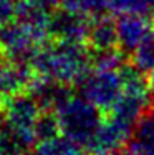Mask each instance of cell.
<instances>
[{"mask_svg": "<svg viewBox=\"0 0 154 155\" xmlns=\"http://www.w3.org/2000/svg\"><path fill=\"white\" fill-rule=\"evenodd\" d=\"M148 13L154 20V0H148Z\"/></svg>", "mask_w": 154, "mask_h": 155, "instance_id": "44dd1931", "label": "cell"}, {"mask_svg": "<svg viewBox=\"0 0 154 155\" xmlns=\"http://www.w3.org/2000/svg\"><path fill=\"white\" fill-rule=\"evenodd\" d=\"M148 86H149V94H151V97H154V71L149 73V76H148Z\"/></svg>", "mask_w": 154, "mask_h": 155, "instance_id": "ffe728a7", "label": "cell"}, {"mask_svg": "<svg viewBox=\"0 0 154 155\" xmlns=\"http://www.w3.org/2000/svg\"><path fill=\"white\" fill-rule=\"evenodd\" d=\"M85 43L90 48V51H104L119 48L116 21L109 15L93 20Z\"/></svg>", "mask_w": 154, "mask_h": 155, "instance_id": "30bf717a", "label": "cell"}, {"mask_svg": "<svg viewBox=\"0 0 154 155\" xmlns=\"http://www.w3.org/2000/svg\"><path fill=\"white\" fill-rule=\"evenodd\" d=\"M78 87L83 97L93 102L103 114H108L123 94V79L119 69L91 68Z\"/></svg>", "mask_w": 154, "mask_h": 155, "instance_id": "3957f363", "label": "cell"}, {"mask_svg": "<svg viewBox=\"0 0 154 155\" xmlns=\"http://www.w3.org/2000/svg\"><path fill=\"white\" fill-rule=\"evenodd\" d=\"M129 63L142 74L154 71V31L139 43V46L129 56Z\"/></svg>", "mask_w": 154, "mask_h": 155, "instance_id": "5bb4252c", "label": "cell"}, {"mask_svg": "<svg viewBox=\"0 0 154 155\" xmlns=\"http://www.w3.org/2000/svg\"><path fill=\"white\" fill-rule=\"evenodd\" d=\"M35 134L38 142L42 140H48L51 137H56L61 134L60 130V122L55 110H42L35 122Z\"/></svg>", "mask_w": 154, "mask_h": 155, "instance_id": "2e32d148", "label": "cell"}, {"mask_svg": "<svg viewBox=\"0 0 154 155\" xmlns=\"http://www.w3.org/2000/svg\"><path fill=\"white\" fill-rule=\"evenodd\" d=\"M27 155H86V147L60 134L56 137L38 142Z\"/></svg>", "mask_w": 154, "mask_h": 155, "instance_id": "7c38bea8", "label": "cell"}, {"mask_svg": "<svg viewBox=\"0 0 154 155\" xmlns=\"http://www.w3.org/2000/svg\"><path fill=\"white\" fill-rule=\"evenodd\" d=\"M91 21V18L76 15L60 7L50 17V36L53 40L85 43Z\"/></svg>", "mask_w": 154, "mask_h": 155, "instance_id": "ba28073f", "label": "cell"}, {"mask_svg": "<svg viewBox=\"0 0 154 155\" xmlns=\"http://www.w3.org/2000/svg\"><path fill=\"white\" fill-rule=\"evenodd\" d=\"M119 50L128 58L139 46V43L154 31V21L148 15H119L116 20Z\"/></svg>", "mask_w": 154, "mask_h": 155, "instance_id": "9c48e42d", "label": "cell"}, {"mask_svg": "<svg viewBox=\"0 0 154 155\" xmlns=\"http://www.w3.org/2000/svg\"><path fill=\"white\" fill-rule=\"evenodd\" d=\"M60 7L76 15L91 18V20L109 15L108 0H61Z\"/></svg>", "mask_w": 154, "mask_h": 155, "instance_id": "4fadbf2b", "label": "cell"}, {"mask_svg": "<svg viewBox=\"0 0 154 155\" xmlns=\"http://www.w3.org/2000/svg\"><path fill=\"white\" fill-rule=\"evenodd\" d=\"M7 125L22 132H35V122L42 114V107L30 93H22L3 102Z\"/></svg>", "mask_w": 154, "mask_h": 155, "instance_id": "52a82bcc", "label": "cell"}, {"mask_svg": "<svg viewBox=\"0 0 154 155\" xmlns=\"http://www.w3.org/2000/svg\"><path fill=\"white\" fill-rule=\"evenodd\" d=\"M35 76L30 63L13 61L0 54V104L25 93Z\"/></svg>", "mask_w": 154, "mask_h": 155, "instance_id": "8992f818", "label": "cell"}, {"mask_svg": "<svg viewBox=\"0 0 154 155\" xmlns=\"http://www.w3.org/2000/svg\"><path fill=\"white\" fill-rule=\"evenodd\" d=\"M55 112L60 122L61 134L85 147L90 143L104 119V114L83 96H71Z\"/></svg>", "mask_w": 154, "mask_h": 155, "instance_id": "7a4b0ae2", "label": "cell"}, {"mask_svg": "<svg viewBox=\"0 0 154 155\" xmlns=\"http://www.w3.org/2000/svg\"><path fill=\"white\" fill-rule=\"evenodd\" d=\"M131 145L139 149L144 155H154V106L149 104L139 116L133 127Z\"/></svg>", "mask_w": 154, "mask_h": 155, "instance_id": "8fae6325", "label": "cell"}, {"mask_svg": "<svg viewBox=\"0 0 154 155\" xmlns=\"http://www.w3.org/2000/svg\"><path fill=\"white\" fill-rule=\"evenodd\" d=\"M17 0H0V27L15 20Z\"/></svg>", "mask_w": 154, "mask_h": 155, "instance_id": "ac0fdd59", "label": "cell"}, {"mask_svg": "<svg viewBox=\"0 0 154 155\" xmlns=\"http://www.w3.org/2000/svg\"><path fill=\"white\" fill-rule=\"evenodd\" d=\"M129 58L119 50H104V51H91V68L93 69H121V66Z\"/></svg>", "mask_w": 154, "mask_h": 155, "instance_id": "9a60e30c", "label": "cell"}, {"mask_svg": "<svg viewBox=\"0 0 154 155\" xmlns=\"http://www.w3.org/2000/svg\"><path fill=\"white\" fill-rule=\"evenodd\" d=\"M109 155H144L141 152L139 149H136L134 145H131L129 143V147H121V149H118V150H115V152H111Z\"/></svg>", "mask_w": 154, "mask_h": 155, "instance_id": "d6986e66", "label": "cell"}, {"mask_svg": "<svg viewBox=\"0 0 154 155\" xmlns=\"http://www.w3.org/2000/svg\"><path fill=\"white\" fill-rule=\"evenodd\" d=\"M109 15H148V0H108Z\"/></svg>", "mask_w": 154, "mask_h": 155, "instance_id": "e0dca14e", "label": "cell"}, {"mask_svg": "<svg viewBox=\"0 0 154 155\" xmlns=\"http://www.w3.org/2000/svg\"><path fill=\"white\" fill-rule=\"evenodd\" d=\"M0 155H3V153H2V149H0Z\"/></svg>", "mask_w": 154, "mask_h": 155, "instance_id": "7402d4cb", "label": "cell"}, {"mask_svg": "<svg viewBox=\"0 0 154 155\" xmlns=\"http://www.w3.org/2000/svg\"><path fill=\"white\" fill-rule=\"evenodd\" d=\"M28 63L36 76L78 86L91 69V51L86 43L51 38L35 51Z\"/></svg>", "mask_w": 154, "mask_h": 155, "instance_id": "6da1fadb", "label": "cell"}, {"mask_svg": "<svg viewBox=\"0 0 154 155\" xmlns=\"http://www.w3.org/2000/svg\"><path fill=\"white\" fill-rule=\"evenodd\" d=\"M134 125L124 122L115 116L104 114L101 125L98 127L96 134L86 145L90 155H109L111 152L126 145L131 140Z\"/></svg>", "mask_w": 154, "mask_h": 155, "instance_id": "5b68a950", "label": "cell"}, {"mask_svg": "<svg viewBox=\"0 0 154 155\" xmlns=\"http://www.w3.org/2000/svg\"><path fill=\"white\" fill-rule=\"evenodd\" d=\"M51 40L50 35L40 33L22 21H9L0 27V54L13 61L28 63L43 43Z\"/></svg>", "mask_w": 154, "mask_h": 155, "instance_id": "277c9868", "label": "cell"}]
</instances>
